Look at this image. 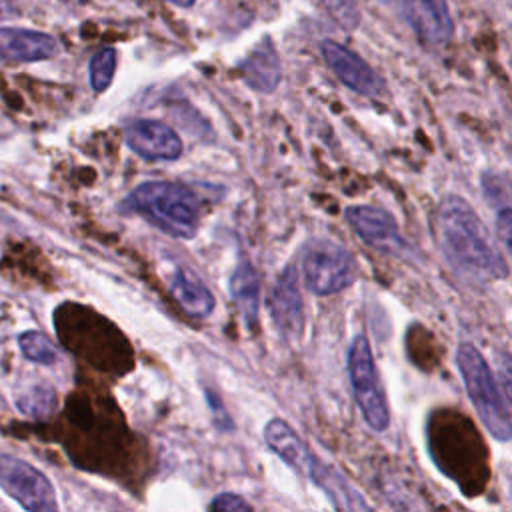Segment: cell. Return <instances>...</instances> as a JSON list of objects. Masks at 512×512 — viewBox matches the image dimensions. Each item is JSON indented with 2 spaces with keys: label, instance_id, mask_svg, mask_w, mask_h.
Returning a JSON list of instances; mask_svg holds the SVG:
<instances>
[{
  "label": "cell",
  "instance_id": "ac0fdd59",
  "mask_svg": "<svg viewBox=\"0 0 512 512\" xmlns=\"http://www.w3.org/2000/svg\"><path fill=\"white\" fill-rule=\"evenodd\" d=\"M16 406L30 418H46L56 408V390L48 384H34L16 396Z\"/></svg>",
  "mask_w": 512,
  "mask_h": 512
},
{
  "label": "cell",
  "instance_id": "277c9868",
  "mask_svg": "<svg viewBox=\"0 0 512 512\" xmlns=\"http://www.w3.org/2000/svg\"><path fill=\"white\" fill-rule=\"evenodd\" d=\"M350 388L354 394V400L362 412L364 422L376 430L384 432L390 426V410L386 392L380 382V374L372 356L370 342L364 334H356L346 358Z\"/></svg>",
  "mask_w": 512,
  "mask_h": 512
},
{
  "label": "cell",
  "instance_id": "7402d4cb",
  "mask_svg": "<svg viewBox=\"0 0 512 512\" xmlns=\"http://www.w3.org/2000/svg\"><path fill=\"white\" fill-rule=\"evenodd\" d=\"M210 510H220V512H238V510H252V506L238 494L234 492H220L218 496L212 498L208 504Z\"/></svg>",
  "mask_w": 512,
  "mask_h": 512
},
{
  "label": "cell",
  "instance_id": "3957f363",
  "mask_svg": "<svg viewBox=\"0 0 512 512\" xmlns=\"http://www.w3.org/2000/svg\"><path fill=\"white\" fill-rule=\"evenodd\" d=\"M456 366L462 376L466 394L484 428L492 438L508 442L512 438L510 412L494 380L492 368L488 366L482 352L474 344L462 342L456 350Z\"/></svg>",
  "mask_w": 512,
  "mask_h": 512
},
{
  "label": "cell",
  "instance_id": "30bf717a",
  "mask_svg": "<svg viewBox=\"0 0 512 512\" xmlns=\"http://www.w3.org/2000/svg\"><path fill=\"white\" fill-rule=\"evenodd\" d=\"M320 52L328 68L346 88L362 96H378L382 92V78L350 48L334 40H324L320 44Z\"/></svg>",
  "mask_w": 512,
  "mask_h": 512
},
{
  "label": "cell",
  "instance_id": "8992f818",
  "mask_svg": "<svg viewBox=\"0 0 512 512\" xmlns=\"http://www.w3.org/2000/svg\"><path fill=\"white\" fill-rule=\"evenodd\" d=\"M0 488L24 510H58L56 492L48 476L18 456L0 452Z\"/></svg>",
  "mask_w": 512,
  "mask_h": 512
},
{
  "label": "cell",
  "instance_id": "5bb4252c",
  "mask_svg": "<svg viewBox=\"0 0 512 512\" xmlns=\"http://www.w3.org/2000/svg\"><path fill=\"white\" fill-rule=\"evenodd\" d=\"M240 72L244 82L256 92H274L282 78L280 58L270 38H262L242 60Z\"/></svg>",
  "mask_w": 512,
  "mask_h": 512
},
{
  "label": "cell",
  "instance_id": "6da1fadb",
  "mask_svg": "<svg viewBox=\"0 0 512 512\" xmlns=\"http://www.w3.org/2000/svg\"><path fill=\"white\" fill-rule=\"evenodd\" d=\"M440 248L456 272L472 280L506 278L508 266L488 228L460 196H446L436 210Z\"/></svg>",
  "mask_w": 512,
  "mask_h": 512
},
{
  "label": "cell",
  "instance_id": "603a6c76",
  "mask_svg": "<svg viewBox=\"0 0 512 512\" xmlns=\"http://www.w3.org/2000/svg\"><path fill=\"white\" fill-rule=\"evenodd\" d=\"M496 232L512 258V208H500L496 214Z\"/></svg>",
  "mask_w": 512,
  "mask_h": 512
},
{
  "label": "cell",
  "instance_id": "52a82bcc",
  "mask_svg": "<svg viewBox=\"0 0 512 512\" xmlns=\"http://www.w3.org/2000/svg\"><path fill=\"white\" fill-rule=\"evenodd\" d=\"M126 146L140 158L158 162V160H176L184 146L174 128L160 120L136 118L124 130Z\"/></svg>",
  "mask_w": 512,
  "mask_h": 512
},
{
  "label": "cell",
  "instance_id": "44dd1931",
  "mask_svg": "<svg viewBox=\"0 0 512 512\" xmlns=\"http://www.w3.org/2000/svg\"><path fill=\"white\" fill-rule=\"evenodd\" d=\"M328 16L344 30H356L362 14L356 0H320Z\"/></svg>",
  "mask_w": 512,
  "mask_h": 512
},
{
  "label": "cell",
  "instance_id": "2e32d148",
  "mask_svg": "<svg viewBox=\"0 0 512 512\" xmlns=\"http://www.w3.org/2000/svg\"><path fill=\"white\" fill-rule=\"evenodd\" d=\"M230 298L248 326L258 322L260 312V280L250 260H240L230 276Z\"/></svg>",
  "mask_w": 512,
  "mask_h": 512
},
{
  "label": "cell",
  "instance_id": "9c48e42d",
  "mask_svg": "<svg viewBox=\"0 0 512 512\" xmlns=\"http://www.w3.org/2000/svg\"><path fill=\"white\" fill-rule=\"evenodd\" d=\"M268 310L278 332L286 338H298L304 330V302L298 286V272L288 264L274 280L268 294Z\"/></svg>",
  "mask_w": 512,
  "mask_h": 512
},
{
  "label": "cell",
  "instance_id": "8fae6325",
  "mask_svg": "<svg viewBox=\"0 0 512 512\" xmlns=\"http://www.w3.org/2000/svg\"><path fill=\"white\" fill-rule=\"evenodd\" d=\"M406 22L426 46H444L454 34V22L446 0H402Z\"/></svg>",
  "mask_w": 512,
  "mask_h": 512
},
{
  "label": "cell",
  "instance_id": "4fadbf2b",
  "mask_svg": "<svg viewBox=\"0 0 512 512\" xmlns=\"http://www.w3.org/2000/svg\"><path fill=\"white\" fill-rule=\"evenodd\" d=\"M266 446L280 456L292 470L310 478L318 458L310 452L306 442L296 434V430L282 418H270L262 430Z\"/></svg>",
  "mask_w": 512,
  "mask_h": 512
},
{
  "label": "cell",
  "instance_id": "9a60e30c",
  "mask_svg": "<svg viewBox=\"0 0 512 512\" xmlns=\"http://www.w3.org/2000/svg\"><path fill=\"white\" fill-rule=\"evenodd\" d=\"M170 292L180 308L192 318H204L214 310V296L208 286L190 270L176 268L170 276Z\"/></svg>",
  "mask_w": 512,
  "mask_h": 512
},
{
  "label": "cell",
  "instance_id": "e0dca14e",
  "mask_svg": "<svg viewBox=\"0 0 512 512\" xmlns=\"http://www.w3.org/2000/svg\"><path fill=\"white\" fill-rule=\"evenodd\" d=\"M310 478L318 488H322L326 492V496L330 498V502L336 508H344V510H366V508H370L362 500V496L334 468L322 464L320 460L314 466Z\"/></svg>",
  "mask_w": 512,
  "mask_h": 512
},
{
  "label": "cell",
  "instance_id": "7a4b0ae2",
  "mask_svg": "<svg viewBox=\"0 0 512 512\" xmlns=\"http://www.w3.org/2000/svg\"><path fill=\"white\" fill-rule=\"evenodd\" d=\"M124 204L162 232L176 238H192L200 224V200L176 182L148 180L132 188Z\"/></svg>",
  "mask_w": 512,
  "mask_h": 512
},
{
  "label": "cell",
  "instance_id": "4316f807",
  "mask_svg": "<svg viewBox=\"0 0 512 512\" xmlns=\"http://www.w3.org/2000/svg\"><path fill=\"white\" fill-rule=\"evenodd\" d=\"M376 2H380V4H386V2H390V0H376Z\"/></svg>",
  "mask_w": 512,
  "mask_h": 512
},
{
  "label": "cell",
  "instance_id": "7c38bea8",
  "mask_svg": "<svg viewBox=\"0 0 512 512\" xmlns=\"http://www.w3.org/2000/svg\"><path fill=\"white\" fill-rule=\"evenodd\" d=\"M60 42L46 32L28 28H0V60L2 62H40L54 58Z\"/></svg>",
  "mask_w": 512,
  "mask_h": 512
},
{
  "label": "cell",
  "instance_id": "cb8c5ba5",
  "mask_svg": "<svg viewBox=\"0 0 512 512\" xmlns=\"http://www.w3.org/2000/svg\"><path fill=\"white\" fill-rule=\"evenodd\" d=\"M206 398H208V406H210V410H212V416H214L216 426H218L220 430H232V428H234V422L230 420L228 412L224 410L220 396L214 394V392H210V390H206Z\"/></svg>",
  "mask_w": 512,
  "mask_h": 512
},
{
  "label": "cell",
  "instance_id": "ba28073f",
  "mask_svg": "<svg viewBox=\"0 0 512 512\" xmlns=\"http://www.w3.org/2000/svg\"><path fill=\"white\" fill-rule=\"evenodd\" d=\"M346 220L354 234L370 248L384 254H400L404 250L398 222L388 210L376 206H350L346 210Z\"/></svg>",
  "mask_w": 512,
  "mask_h": 512
},
{
  "label": "cell",
  "instance_id": "d4e9b609",
  "mask_svg": "<svg viewBox=\"0 0 512 512\" xmlns=\"http://www.w3.org/2000/svg\"><path fill=\"white\" fill-rule=\"evenodd\" d=\"M498 374H500V382L502 388L512 404V356L510 354H498Z\"/></svg>",
  "mask_w": 512,
  "mask_h": 512
},
{
  "label": "cell",
  "instance_id": "d6986e66",
  "mask_svg": "<svg viewBox=\"0 0 512 512\" xmlns=\"http://www.w3.org/2000/svg\"><path fill=\"white\" fill-rule=\"evenodd\" d=\"M18 348L30 362L52 366L58 360L56 346L38 330H26L18 336Z\"/></svg>",
  "mask_w": 512,
  "mask_h": 512
},
{
  "label": "cell",
  "instance_id": "ffe728a7",
  "mask_svg": "<svg viewBox=\"0 0 512 512\" xmlns=\"http://www.w3.org/2000/svg\"><path fill=\"white\" fill-rule=\"evenodd\" d=\"M116 50L110 46L100 48L90 60V86L94 92H104L116 72Z\"/></svg>",
  "mask_w": 512,
  "mask_h": 512
},
{
  "label": "cell",
  "instance_id": "5b68a950",
  "mask_svg": "<svg viewBox=\"0 0 512 512\" xmlns=\"http://www.w3.org/2000/svg\"><path fill=\"white\" fill-rule=\"evenodd\" d=\"M306 288L316 296H330L348 288L356 278V262L348 248L332 240H314L302 258Z\"/></svg>",
  "mask_w": 512,
  "mask_h": 512
},
{
  "label": "cell",
  "instance_id": "484cf974",
  "mask_svg": "<svg viewBox=\"0 0 512 512\" xmlns=\"http://www.w3.org/2000/svg\"><path fill=\"white\" fill-rule=\"evenodd\" d=\"M168 2H172V4H176V6H182V8H188V6H192L196 0H168Z\"/></svg>",
  "mask_w": 512,
  "mask_h": 512
}]
</instances>
